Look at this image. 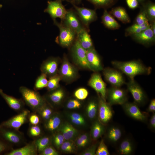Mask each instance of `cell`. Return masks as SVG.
Masks as SVG:
<instances>
[{"label":"cell","instance_id":"cell-1","mask_svg":"<svg viewBox=\"0 0 155 155\" xmlns=\"http://www.w3.org/2000/svg\"><path fill=\"white\" fill-rule=\"evenodd\" d=\"M111 63L115 68L127 75L129 79H134L139 75H149L152 68L145 66L140 60H133L126 61H112Z\"/></svg>","mask_w":155,"mask_h":155},{"label":"cell","instance_id":"cell-2","mask_svg":"<svg viewBox=\"0 0 155 155\" xmlns=\"http://www.w3.org/2000/svg\"><path fill=\"white\" fill-rule=\"evenodd\" d=\"M19 91L25 103L35 113H37L46 104L44 97L36 91L21 86L20 87Z\"/></svg>","mask_w":155,"mask_h":155},{"label":"cell","instance_id":"cell-3","mask_svg":"<svg viewBox=\"0 0 155 155\" xmlns=\"http://www.w3.org/2000/svg\"><path fill=\"white\" fill-rule=\"evenodd\" d=\"M125 84L127 87V90L132 96L133 102L139 107L144 105L148 101V97L140 85L134 79H129Z\"/></svg>","mask_w":155,"mask_h":155},{"label":"cell","instance_id":"cell-4","mask_svg":"<svg viewBox=\"0 0 155 155\" xmlns=\"http://www.w3.org/2000/svg\"><path fill=\"white\" fill-rule=\"evenodd\" d=\"M127 91L121 87L111 86L107 89L106 99L111 106L121 105L128 101Z\"/></svg>","mask_w":155,"mask_h":155},{"label":"cell","instance_id":"cell-5","mask_svg":"<svg viewBox=\"0 0 155 155\" xmlns=\"http://www.w3.org/2000/svg\"><path fill=\"white\" fill-rule=\"evenodd\" d=\"M0 137L10 145H19L25 141L24 135L19 130L4 127H0Z\"/></svg>","mask_w":155,"mask_h":155},{"label":"cell","instance_id":"cell-6","mask_svg":"<svg viewBox=\"0 0 155 155\" xmlns=\"http://www.w3.org/2000/svg\"><path fill=\"white\" fill-rule=\"evenodd\" d=\"M102 71L105 80L112 86L121 87L125 84L123 73L118 70L106 67L104 68Z\"/></svg>","mask_w":155,"mask_h":155},{"label":"cell","instance_id":"cell-7","mask_svg":"<svg viewBox=\"0 0 155 155\" xmlns=\"http://www.w3.org/2000/svg\"><path fill=\"white\" fill-rule=\"evenodd\" d=\"M71 51L75 63L81 67L91 70L87 59L86 50L81 46L78 40L73 44Z\"/></svg>","mask_w":155,"mask_h":155},{"label":"cell","instance_id":"cell-8","mask_svg":"<svg viewBox=\"0 0 155 155\" xmlns=\"http://www.w3.org/2000/svg\"><path fill=\"white\" fill-rule=\"evenodd\" d=\"M30 114L29 111L24 109L18 114L3 121L0 124V127L19 130L20 128L28 121Z\"/></svg>","mask_w":155,"mask_h":155},{"label":"cell","instance_id":"cell-9","mask_svg":"<svg viewBox=\"0 0 155 155\" xmlns=\"http://www.w3.org/2000/svg\"><path fill=\"white\" fill-rule=\"evenodd\" d=\"M98 118L103 124L106 125L113 118L114 112L111 106L98 94Z\"/></svg>","mask_w":155,"mask_h":155},{"label":"cell","instance_id":"cell-10","mask_svg":"<svg viewBox=\"0 0 155 155\" xmlns=\"http://www.w3.org/2000/svg\"><path fill=\"white\" fill-rule=\"evenodd\" d=\"M126 114L128 116L137 121L145 123L148 119L147 113L142 111L139 106L134 102L128 101L121 105Z\"/></svg>","mask_w":155,"mask_h":155},{"label":"cell","instance_id":"cell-11","mask_svg":"<svg viewBox=\"0 0 155 155\" xmlns=\"http://www.w3.org/2000/svg\"><path fill=\"white\" fill-rule=\"evenodd\" d=\"M58 73L61 80L68 82L75 80L78 73L77 69L66 57L63 59Z\"/></svg>","mask_w":155,"mask_h":155},{"label":"cell","instance_id":"cell-12","mask_svg":"<svg viewBox=\"0 0 155 155\" xmlns=\"http://www.w3.org/2000/svg\"><path fill=\"white\" fill-rule=\"evenodd\" d=\"M55 22L59 29L58 40L59 44L64 47L69 46L73 42L76 33L66 25L59 23L56 21Z\"/></svg>","mask_w":155,"mask_h":155},{"label":"cell","instance_id":"cell-13","mask_svg":"<svg viewBox=\"0 0 155 155\" xmlns=\"http://www.w3.org/2000/svg\"><path fill=\"white\" fill-rule=\"evenodd\" d=\"M88 85L106 100L107 91L106 84L98 72H94L92 74L88 82Z\"/></svg>","mask_w":155,"mask_h":155},{"label":"cell","instance_id":"cell-14","mask_svg":"<svg viewBox=\"0 0 155 155\" xmlns=\"http://www.w3.org/2000/svg\"><path fill=\"white\" fill-rule=\"evenodd\" d=\"M105 138L110 144L115 145L121 140L124 133L122 128L116 124L110 125L106 129Z\"/></svg>","mask_w":155,"mask_h":155},{"label":"cell","instance_id":"cell-15","mask_svg":"<svg viewBox=\"0 0 155 155\" xmlns=\"http://www.w3.org/2000/svg\"><path fill=\"white\" fill-rule=\"evenodd\" d=\"M59 61L57 57H50L44 61L41 65L40 70L42 73L45 74L49 78L58 74Z\"/></svg>","mask_w":155,"mask_h":155},{"label":"cell","instance_id":"cell-16","mask_svg":"<svg viewBox=\"0 0 155 155\" xmlns=\"http://www.w3.org/2000/svg\"><path fill=\"white\" fill-rule=\"evenodd\" d=\"M46 11L53 18H59L62 20H64L67 12L61 2L58 1L49 2Z\"/></svg>","mask_w":155,"mask_h":155},{"label":"cell","instance_id":"cell-17","mask_svg":"<svg viewBox=\"0 0 155 155\" xmlns=\"http://www.w3.org/2000/svg\"><path fill=\"white\" fill-rule=\"evenodd\" d=\"M88 62L91 71L98 72L104 69L100 57L94 47L86 50Z\"/></svg>","mask_w":155,"mask_h":155},{"label":"cell","instance_id":"cell-18","mask_svg":"<svg viewBox=\"0 0 155 155\" xmlns=\"http://www.w3.org/2000/svg\"><path fill=\"white\" fill-rule=\"evenodd\" d=\"M35 140L24 146L12 150L4 154L5 155H36L38 154Z\"/></svg>","mask_w":155,"mask_h":155},{"label":"cell","instance_id":"cell-19","mask_svg":"<svg viewBox=\"0 0 155 155\" xmlns=\"http://www.w3.org/2000/svg\"><path fill=\"white\" fill-rule=\"evenodd\" d=\"M0 95L9 107L14 110L21 112L24 109L25 103L23 100L7 95L1 89H0Z\"/></svg>","mask_w":155,"mask_h":155},{"label":"cell","instance_id":"cell-20","mask_svg":"<svg viewBox=\"0 0 155 155\" xmlns=\"http://www.w3.org/2000/svg\"><path fill=\"white\" fill-rule=\"evenodd\" d=\"M135 143L133 140L129 137H126L121 142L117 148L118 153L121 155H131L135 149Z\"/></svg>","mask_w":155,"mask_h":155},{"label":"cell","instance_id":"cell-21","mask_svg":"<svg viewBox=\"0 0 155 155\" xmlns=\"http://www.w3.org/2000/svg\"><path fill=\"white\" fill-rule=\"evenodd\" d=\"M49 92L44 97L46 102H48L53 104H59L65 97V92L60 86L54 90Z\"/></svg>","mask_w":155,"mask_h":155},{"label":"cell","instance_id":"cell-22","mask_svg":"<svg viewBox=\"0 0 155 155\" xmlns=\"http://www.w3.org/2000/svg\"><path fill=\"white\" fill-rule=\"evenodd\" d=\"M73 5L80 18L86 25H88L96 19V15L94 10Z\"/></svg>","mask_w":155,"mask_h":155},{"label":"cell","instance_id":"cell-23","mask_svg":"<svg viewBox=\"0 0 155 155\" xmlns=\"http://www.w3.org/2000/svg\"><path fill=\"white\" fill-rule=\"evenodd\" d=\"M59 132L63 136L65 140H73L76 137L78 131L69 123L65 122L61 124L58 128Z\"/></svg>","mask_w":155,"mask_h":155},{"label":"cell","instance_id":"cell-24","mask_svg":"<svg viewBox=\"0 0 155 155\" xmlns=\"http://www.w3.org/2000/svg\"><path fill=\"white\" fill-rule=\"evenodd\" d=\"M65 25L78 34L83 28L77 17L71 11H67L65 19Z\"/></svg>","mask_w":155,"mask_h":155},{"label":"cell","instance_id":"cell-25","mask_svg":"<svg viewBox=\"0 0 155 155\" xmlns=\"http://www.w3.org/2000/svg\"><path fill=\"white\" fill-rule=\"evenodd\" d=\"M106 125L102 123L97 118L92 126L90 135L92 140L96 141L104 133Z\"/></svg>","mask_w":155,"mask_h":155},{"label":"cell","instance_id":"cell-26","mask_svg":"<svg viewBox=\"0 0 155 155\" xmlns=\"http://www.w3.org/2000/svg\"><path fill=\"white\" fill-rule=\"evenodd\" d=\"M98 98H92L88 102L86 108L88 117L91 120L94 121L98 118Z\"/></svg>","mask_w":155,"mask_h":155},{"label":"cell","instance_id":"cell-27","mask_svg":"<svg viewBox=\"0 0 155 155\" xmlns=\"http://www.w3.org/2000/svg\"><path fill=\"white\" fill-rule=\"evenodd\" d=\"M133 35L136 40L143 44H150L154 42L155 40V35L150 27L139 33Z\"/></svg>","mask_w":155,"mask_h":155},{"label":"cell","instance_id":"cell-28","mask_svg":"<svg viewBox=\"0 0 155 155\" xmlns=\"http://www.w3.org/2000/svg\"><path fill=\"white\" fill-rule=\"evenodd\" d=\"M77 34V40L84 49L87 50L93 47L90 36L86 30L82 28Z\"/></svg>","mask_w":155,"mask_h":155},{"label":"cell","instance_id":"cell-29","mask_svg":"<svg viewBox=\"0 0 155 155\" xmlns=\"http://www.w3.org/2000/svg\"><path fill=\"white\" fill-rule=\"evenodd\" d=\"M61 119L59 115L54 113L51 117L45 121V126L50 131L53 132L57 130L61 124Z\"/></svg>","mask_w":155,"mask_h":155},{"label":"cell","instance_id":"cell-30","mask_svg":"<svg viewBox=\"0 0 155 155\" xmlns=\"http://www.w3.org/2000/svg\"><path fill=\"white\" fill-rule=\"evenodd\" d=\"M104 25L110 29H116L120 27V25L115 19L107 12L104 10L102 17Z\"/></svg>","mask_w":155,"mask_h":155},{"label":"cell","instance_id":"cell-31","mask_svg":"<svg viewBox=\"0 0 155 155\" xmlns=\"http://www.w3.org/2000/svg\"><path fill=\"white\" fill-rule=\"evenodd\" d=\"M111 13L116 18L124 23H128L130 19L125 10L121 7H118L113 9Z\"/></svg>","mask_w":155,"mask_h":155},{"label":"cell","instance_id":"cell-32","mask_svg":"<svg viewBox=\"0 0 155 155\" xmlns=\"http://www.w3.org/2000/svg\"><path fill=\"white\" fill-rule=\"evenodd\" d=\"M38 153L39 154L44 149L49 146L51 142V138L44 136L38 137L35 140Z\"/></svg>","mask_w":155,"mask_h":155},{"label":"cell","instance_id":"cell-33","mask_svg":"<svg viewBox=\"0 0 155 155\" xmlns=\"http://www.w3.org/2000/svg\"><path fill=\"white\" fill-rule=\"evenodd\" d=\"M91 140L90 135L85 133L79 136L76 138L75 143L77 147L83 148L90 144Z\"/></svg>","mask_w":155,"mask_h":155},{"label":"cell","instance_id":"cell-34","mask_svg":"<svg viewBox=\"0 0 155 155\" xmlns=\"http://www.w3.org/2000/svg\"><path fill=\"white\" fill-rule=\"evenodd\" d=\"M68 117L71 122L78 126H83L86 124V121L84 117L80 114L76 113H69Z\"/></svg>","mask_w":155,"mask_h":155},{"label":"cell","instance_id":"cell-35","mask_svg":"<svg viewBox=\"0 0 155 155\" xmlns=\"http://www.w3.org/2000/svg\"><path fill=\"white\" fill-rule=\"evenodd\" d=\"M48 82L47 76L44 74L41 73L36 80L34 87V90L37 91L46 87Z\"/></svg>","mask_w":155,"mask_h":155},{"label":"cell","instance_id":"cell-36","mask_svg":"<svg viewBox=\"0 0 155 155\" xmlns=\"http://www.w3.org/2000/svg\"><path fill=\"white\" fill-rule=\"evenodd\" d=\"M61 80V78L58 74L49 78L46 87L48 91L53 90L59 87Z\"/></svg>","mask_w":155,"mask_h":155},{"label":"cell","instance_id":"cell-37","mask_svg":"<svg viewBox=\"0 0 155 155\" xmlns=\"http://www.w3.org/2000/svg\"><path fill=\"white\" fill-rule=\"evenodd\" d=\"M76 146L73 140H66L64 141L60 148L64 152L71 153L75 152Z\"/></svg>","mask_w":155,"mask_h":155},{"label":"cell","instance_id":"cell-38","mask_svg":"<svg viewBox=\"0 0 155 155\" xmlns=\"http://www.w3.org/2000/svg\"><path fill=\"white\" fill-rule=\"evenodd\" d=\"M42 119L46 121L54 113L53 109L46 104L37 112Z\"/></svg>","mask_w":155,"mask_h":155},{"label":"cell","instance_id":"cell-39","mask_svg":"<svg viewBox=\"0 0 155 155\" xmlns=\"http://www.w3.org/2000/svg\"><path fill=\"white\" fill-rule=\"evenodd\" d=\"M42 131L40 127L38 125H31L28 131V135L32 138H38L41 133Z\"/></svg>","mask_w":155,"mask_h":155},{"label":"cell","instance_id":"cell-40","mask_svg":"<svg viewBox=\"0 0 155 155\" xmlns=\"http://www.w3.org/2000/svg\"><path fill=\"white\" fill-rule=\"evenodd\" d=\"M110 154L104 140L102 139L97 148L96 155H109Z\"/></svg>","mask_w":155,"mask_h":155},{"label":"cell","instance_id":"cell-41","mask_svg":"<svg viewBox=\"0 0 155 155\" xmlns=\"http://www.w3.org/2000/svg\"><path fill=\"white\" fill-rule=\"evenodd\" d=\"M51 140L54 146L58 149L60 148L65 139L63 135L59 132L56 133L53 136Z\"/></svg>","mask_w":155,"mask_h":155},{"label":"cell","instance_id":"cell-42","mask_svg":"<svg viewBox=\"0 0 155 155\" xmlns=\"http://www.w3.org/2000/svg\"><path fill=\"white\" fill-rule=\"evenodd\" d=\"M88 92L86 88H80L77 89L74 92V95L75 97L79 100H83L88 96Z\"/></svg>","mask_w":155,"mask_h":155},{"label":"cell","instance_id":"cell-43","mask_svg":"<svg viewBox=\"0 0 155 155\" xmlns=\"http://www.w3.org/2000/svg\"><path fill=\"white\" fill-rule=\"evenodd\" d=\"M99 143L96 142L92 144L80 154L82 155H96V151Z\"/></svg>","mask_w":155,"mask_h":155},{"label":"cell","instance_id":"cell-44","mask_svg":"<svg viewBox=\"0 0 155 155\" xmlns=\"http://www.w3.org/2000/svg\"><path fill=\"white\" fill-rule=\"evenodd\" d=\"M66 107L69 109L79 108L82 106V103L78 100L71 99L66 104Z\"/></svg>","mask_w":155,"mask_h":155},{"label":"cell","instance_id":"cell-45","mask_svg":"<svg viewBox=\"0 0 155 155\" xmlns=\"http://www.w3.org/2000/svg\"><path fill=\"white\" fill-rule=\"evenodd\" d=\"M40 155H58L59 153L52 146L50 145L44 149L39 154Z\"/></svg>","mask_w":155,"mask_h":155},{"label":"cell","instance_id":"cell-46","mask_svg":"<svg viewBox=\"0 0 155 155\" xmlns=\"http://www.w3.org/2000/svg\"><path fill=\"white\" fill-rule=\"evenodd\" d=\"M143 30V27L141 28L136 24L132 25L126 29L128 33L133 34L139 33Z\"/></svg>","mask_w":155,"mask_h":155},{"label":"cell","instance_id":"cell-47","mask_svg":"<svg viewBox=\"0 0 155 155\" xmlns=\"http://www.w3.org/2000/svg\"><path fill=\"white\" fill-rule=\"evenodd\" d=\"M28 120L31 125H36L39 124L40 122L39 116L36 113L30 114Z\"/></svg>","mask_w":155,"mask_h":155},{"label":"cell","instance_id":"cell-48","mask_svg":"<svg viewBox=\"0 0 155 155\" xmlns=\"http://www.w3.org/2000/svg\"><path fill=\"white\" fill-rule=\"evenodd\" d=\"M145 11H142L137 16L136 20V24L140 25L148 21Z\"/></svg>","mask_w":155,"mask_h":155},{"label":"cell","instance_id":"cell-49","mask_svg":"<svg viewBox=\"0 0 155 155\" xmlns=\"http://www.w3.org/2000/svg\"><path fill=\"white\" fill-rule=\"evenodd\" d=\"M147 14L151 19L154 20L155 18V5L154 3H150L147 8Z\"/></svg>","mask_w":155,"mask_h":155},{"label":"cell","instance_id":"cell-50","mask_svg":"<svg viewBox=\"0 0 155 155\" xmlns=\"http://www.w3.org/2000/svg\"><path fill=\"white\" fill-rule=\"evenodd\" d=\"M10 145L0 137V154L7 152L10 148Z\"/></svg>","mask_w":155,"mask_h":155},{"label":"cell","instance_id":"cell-51","mask_svg":"<svg viewBox=\"0 0 155 155\" xmlns=\"http://www.w3.org/2000/svg\"><path fill=\"white\" fill-rule=\"evenodd\" d=\"M99 5H106L112 3L114 0H88Z\"/></svg>","mask_w":155,"mask_h":155},{"label":"cell","instance_id":"cell-52","mask_svg":"<svg viewBox=\"0 0 155 155\" xmlns=\"http://www.w3.org/2000/svg\"><path fill=\"white\" fill-rule=\"evenodd\" d=\"M149 127L152 131L155 129V113H153L149 121Z\"/></svg>","mask_w":155,"mask_h":155},{"label":"cell","instance_id":"cell-53","mask_svg":"<svg viewBox=\"0 0 155 155\" xmlns=\"http://www.w3.org/2000/svg\"><path fill=\"white\" fill-rule=\"evenodd\" d=\"M128 6L132 9L136 8L138 5V1L137 0H126Z\"/></svg>","mask_w":155,"mask_h":155},{"label":"cell","instance_id":"cell-54","mask_svg":"<svg viewBox=\"0 0 155 155\" xmlns=\"http://www.w3.org/2000/svg\"><path fill=\"white\" fill-rule=\"evenodd\" d=\"M148 112L155 113V99L153 98L150 101V104L147 109Z\"/></svg>","mask_w":155,"mask_h":155},{"label":"cell","instance_id":"cell-55","mask_svg":"<svg viewBox=\"0 0 155 155\" xmlns=\"http://www.w3.org/2000/svg\"><path fill=\"white\" fill-rule=\"evenodd\" d=\"M153 34L155 35V23H154L152 26V27H151Z\"/></svg>","mask_w":155,"mask_h":155},{"label":"cell","instance_id":"cell-56","mask_svg":"<svg viewBox=\"0 0 155 155\" xmlns=\"http://www.w3.org/2000/svg\"><path fill=\"white\" fill-rule=\"evenodd\" d=\"M138 1H143V0H137Z\"/></svg>","mask_w":155,"mask_h":155},{"label":"cell","instance_id":"cell-57","mask_svg":"<svg viewBox=\"0 0 155 155\" xmlns=\"http://www.w3.org/2000/svg\"><path fill=\"white\" fill-rule=\"evenodd\" d=\"M76 0L77 1H80L81 0Z\"/></svg>","mask_w":155,"mask_h":155}]
</instances>
